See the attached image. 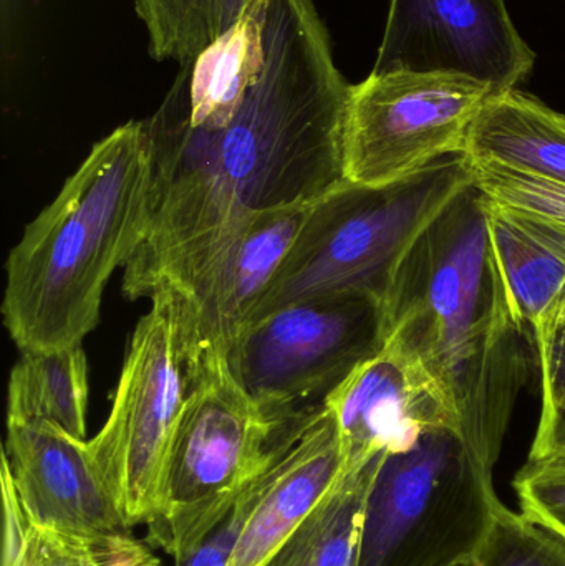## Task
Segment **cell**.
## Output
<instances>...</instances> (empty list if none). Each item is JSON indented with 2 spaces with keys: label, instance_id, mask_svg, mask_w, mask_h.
<instances>
[{
  "label": "cell",
  "instance_id": "9c48e42d",
  "mask_svg": "<svg viewBox=\"0 0 565 566\" xmlns=\"http://www.w3.org/2000/svg\"><path fill=\"white\" fill-rule=\"evenodd\" d=\"M189 392V378L168 312L158 303L139 318L90 458L126 527H148L159 511L169 449Z\"/></svg>",
  "mask_w": 565,
  "mask_h": 566
},
{
  "label": "cell",
  "instance_id": "5bb4252c",
  "mask_svg": "<svg viewBox=\"0 0 565 566\" xmlns=\"http://www.w3.org/2000/svg\"><path fill=\"white\" fill-rule=\"evenodd\" d=\"M344 472L337 421L322 402L295 422L281 472L255 507L229 566H261Z\"/></svg>",
  "mask_w": 565,
  "mask_h": 566
},
{
  "label": "cell",
  "instance_id": "44dd1931",
  "mask_svg": "<svg viewBox=\"0 0 565 566\" xmlns=\"http://www.w3.org/2000/svg\"><path fill=\"white\" fill-rule=\"evenodd\" d=\"M477 566H565V545L501 502Z\"/></svg>",
  "mask_w": 565,
  "mask_h": 566
},
{
  "label": "cell",
  "instance_id": "6da1fadb",
  "mask_svg": "<svg viewBox=\"0 0 565 566\" xmlns=\"http://www.w3.org/2000/svg\"><path fill=\"white\" fill-rule=\"evenodd\" d=\"M350 93L315 0H254L179 66L159 108L143 119L151 226L123 282L245 216L315 205L347 181Z\"/></svg>",
  "mask_w": 565,
  "mask_h": 566
},
{
  "label": "cell",
  "instance_id": "5b68a950",
  "mask_svg": "<svg viewBox=\"0 0 565 566\" xmlns=\"http://www.w3.org/2000/svg\"><path fill=\"white\" fill-rule=\"evenodd\" d=\"M496 459L461 428L425 431L385 454L368 492L358 566H454L474 560L501 501Z\"/></svg>",
  "mask_w": 565,
  "mask_h": 566
},
{
  "label": "cell",
  "instance_id": "52a82bcc",
  "mask_svg": "<svg viewBox=\"0 0 565 566\" xmlns=\"http://www.w3.org/2000/svg\"><path fill=\"white\" fill-rule=\"evenodd\" d=\"M297 418L269 415L242 389L229 363L191 376L146 544L172 558L185 554L261 471Z\"/></svg>",
  "mask_w": 565,
  "mask_h": 566
},
{
  "label": "cell",
  "instance_id": "277c9868",
  "mask_svg": "<svg viewBox=\"0 0 565 566\" xmlns=\"http://www.w3.org/2000/svg\"><path fill=\"white\" fill-rule=\"evenodd\" d=\"M471 185L464 153L390 185L342 182L315 202L251 325L282 306L322 296H368L384 305L417 239Z\"/></svg>",
  "mask_w": 565,
  "mask_h": 566
},
{
  "label": "cell",
  "instance_id": "603a6c76",
  "mask_svg": "<svg viewBox=\"0 0 565 566\" xmlns=\"http://www.w3.org/2000/svg\"><path fill=\"white\" fill-rule=\"evenodd\" d=\"M513 485L521 514L565 545V458L527 459Z\"/></svg>",
  "mask_w": 565,
  "mask_h": 566
},
{
  "label": "cell",
  "instance_id": "7402d4cb",
  "mask_svg": "<svg viewBox=\"0 0 565 566\" xmlns=\"http://www.w3.org/2000/svg\"><path fill=\"white\" fill-rule=\"evenodd\" d=\"M474 186L491 201L565 234V185L493 165L470 163Z\"/></svg>",
  "mask_w": 565,
  "mask_h": 566
},
{
  "label": "cell",
  "instance_id": "e0dca14e",
  "mask_svg": "<svg viewBox=\"0 0 565 566\" xmlns=\"http://www.w3.org/2000/svg\"><path fill=\"white\" fill-rule=\"evenodd\" d=\"M385 454L344 469L308 517L261 566H358L365 505Z\"/></svg>",
  "mask_w": 565,
  "mask_h": 566
},
{
  "label": "cell",
  "instance_id": "cb8c5ba5",
  "mask_svg": "<svg viewBox=\"0 0 565 566\" xmlns=\"http://www.w3.org/2000/svg\"><path fill=\"white\" fill-rule=\"evenodd\" d=\"M543 381V411L530 459L565 458V319L537 355Z\"/></svg>",
  "mask_w": 565,
  "mask_h": 566
},
{
  "label": "cell",
  "instance_id": "4fadbf2b",
  "mask_svg": "<svg viewBox=\"0 0 565 566\" xmlns=\"http://www.w3.org/2000/svg\"><path fill=\"white\" fill-rule=\"evenodd\" d=\"M2 454L30 524L62 535L129 532L90 458L86 439L46 421H7Z\"/></svg>",
  "mask_w": 565,
  "mask_h": 566
},
{
  "label": "cell",
  "instance_id": "ffe728a7",
  "mask_svg": "<svg viewBox=\"0 0 565 566\" xmlns=\"http://www.w3.org/2000/svg\"><path fill=\"white\" fill-rule=\"evenodd\" d=\"M299 418L282 436L261 471L242 485L231 504L202 532L201 537L185 554L175 558V566H229L231 564L239 541H241L255 507L281 472L289 441H291L292 431H294Z\"/></svg>",
  "mask_w": 565,
  "mask_h": 566
},
{
  "label": "cell",
  "instance_id": "7c38bea8",
  "mask_svg": "<svg viewBox=\"0 0 565 566\" xmlns=\"http://www.w3.org/2000/svg\"><path fill=\"white\" fill-rule=\"evenodd\" d=\"M324 405L337 421L344 469L404 451L430 429L461 428L437 381L391 338L328 392Z\"/></svg>",
  "mask_w": 565,
  "mask_h": 566
},
{
  "label": "cell",
  "instance_id": "d4e9b609",
  "mask_svg": "<svg viewBox=\"0 0 565 566\" xmlns=\"http://www.w3.org/2000/svg\"><path fill=\"white\" fill-rule=\"evenodd\" d=\"M30 552H32L33 564L35 566H73L62 555L56 554L55 551L43 544L32 527V538H30Z\"/></svg>",
  "mask_w": 565,
  "mask_h": 566
},
{
  "label": "cell",
  "instance_id": "ac0fdd59",
  "mask_svg": "<svg viewBox=\"0 0 565 566\" xmlns=\"http://www.w3.org/2000/svg\"><path fill=\"white\" fill-rule=\"evenodd\" d=\"M88 361L82 345L22 352L7 392V421H46L76 439L86 436Z\"/></svg>",
  "mask_w": 565,
  "mask_h": 566
},
{
  "label": "cell",
  "instance_id": "7a4b0ae2",
  "mask_svg": "<svg viewBox=\"0 0 565 566\" xmlns=\"http://www.w3.org/2000/svg\"><path fill=\"white\" fill-rule=\"evenodd\" d=\"M384 312L387 338L418 359L468 441L498 461L536 348L511 310L474 182L417 239Z\"/></svg>",
  "mask_w": 565,
  "mask_h": 566
},
{
  "label": "cell",
  "instance_id": "9a60e30c",
  "mask_svg": "<svg viewBox=\"0 0 565 566\" xmlns=\"http://www.w3.org/2000/svg\"><path fill=\"white\" fill-rule=\"evenodd\" d=\"M484 211L511 310L537 359L565 319V234L486 196Z\"/></svg>",
  "mask_w": 565,
  "mask_h": 566
},
{
  "label": "cell",
  "instance_id": "2e32d148",
  "mask_svg": "<svg viewBox=\"0 0 565 566\" xmlns=\"http://www.w3.org/2000/svg\"><path fill=\"white\" fill-rule=\"evenodd\" d=\"M464 156L565 185V115L530 93H494L471 126Z\"/></svg>",
  "mask_w": 565,
  "mask_h": 566
},
{
  "label": "cell",
  "instance_id": "3957f363",
  "mask_svg": "<svg viewBox=\"0 0 565 566\" xmlns=\"http://www.w3.org/2000/svg\"><path fill=\"white\" fill-rule=\"evenodd\" d=\"M153 159L145 122L93 146L7 259L2 315L20 352L80 346L98 325L103 292L148 235Z\"/></svg>",
  "mask_w": 565,
  "mask_h": 566
},
{
  "label": "cell",
  "instance_id": "8992f818",
  "mask_svg": "<svg viewBox=\"0 0 565 566\" xmlns=\"http://www.w3.org/2000/svg\"><path fill=\"white\" fill-rule=\"evenodd\" d=\"M314 205L254 212L123 283L168 312L188 378L229 363Z\"/></svg>",
  "mask_w": 565,
  "mask_h": 566
},
{
  "label": "cell",
  "instance_id": "ba28073f",
  "mask_svg": "<svg viewBox=\"0 0 565 566\" xmlns=\"http://www.w3.org/2000/svg\"><path fill=\"white\" fill-rule=\"evenodd\" d=\"M385 342V312L378 300H302L249 325L232 353L231 369L262 409L291 421L314 409L308 401H324Z\"/></svg>",
  "mask_w": 565,
  "mask_h": 566
},
{
  "label": "cell",
  "instance_id": "484cf974",
  "mask_svg": "<svg viewBox=\"0 0 565 566\" xmlns=\"http://www.w3.org/2000/svg\"><path fill=\"white\" fill-rule=\"evenodd\" d=\"M454 566H477V564H474V560H471V562H464V564H458Z\"/></svg>",
  "mask_w": 565,
  "mask_h": 566
},
{
  "label": "cell",
  "instance_id": "8fae6325",
  "mask_svg": "<svg viewBox=\"0 0 565 566\" xmlns=\"http://www.w3.org/2000/svg\"><path fill=\"white\" fill-rule=\"evenodd\" d=\"M534 62L504 0H390L372 73H454L501 93L524 82Z\"/></svg>",
  "mask_w": 565,
  "mask_h": 566
},
{
  "label": "cell",
  "instance_id": "30bf717a",
  "mask_svg": "<svg viewBox=\"0 0 565 566\" xmlns=\"http://www.w3.org/2000/svg\"><path fill=\"white\" fill-rule=\"evenodd\" d=\"M493 90L454 73H370L352 85L345 179L384 186L461 155Z\"/></svg>",
  "mask_w": 565,
  "mask_h": 566
},
{
  "label": "cell",
  "instance_id": "d6986e66",
  "mask_svg": "<svg viewBox=\"0 0 565 566\" xmlns=\"http://www.w3.org/2000/svg\"><path fill=\"white\" fill-rule=\"evenodd\" d=\"M254 0H135L149 55L179 66L228 33Z\"/></svg>",
  "mask_w": 565,
  "mask_h": 566
}]
</instances>
